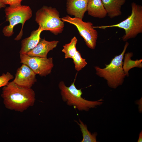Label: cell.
Listing matches in <instances>:
<instances>
[{
	"label": "cell",
	"mask_w": 142,
	"mask_h": 142,
	"mask_svg": "<svg viewBox=\"0 0 142 142\" xmlns=\"http://www.w3.org/2000/svg\"><path fill=\"white\" fill-rule=\"evenodd\" d=\"M1 96L6 108L21 112L33 106L36 100L32 89L19 86L13 81L3 87Z\"/></svg>",
	"instance_id": "6da1fadb"
},
{
	"label": "cell",
	"mask_w": 142,
	"mask_h": 142,
	"mask_svg": "<svg viewBox=\"0 0 142 142\" xmlns=\"http://www.w3.org/2000/svg\"><path fill=\"white\" fill-rule=\"evenodd\" d=\"M129 45L126 41L121 53L115 56L109 64H105V68L94 67L97 75L106 80L108 86L111 88L116 89L122 85L126 76L123 68V60Z\"/></svg>",
	"instance_id": "7a4b0ae2"
},
{
	"label": "cell",
	"mask_w": 142,
	"mask_h": 142,
	"mask_svg": "<svg viewBox=\"0 0 142 142\" xmlns=\"http://www.w3.org/2000/svg\"><path fill=\"white\" fill-rule=\"evenodd\" d=\"M6 21L8 22V25L3 28L2 33L6 37H10L14 34L13 29L16 25L21 23L22 27L19 33L15 38L14 40H18L23 35V29L26 22L32 17V11L28 6L21 4L9 5L5 7L4 10Z\"/></svg>",
	"instance_id": "3957f363"
},
{
	"label": "cell",
	"mask_w": 142,
	"mask_h": 142,
	"mask_svg": "<svg viewBox=\"0 0 142 142\" xmlns=\"http://www.w3.org/2000/svg\"><path fill=\"white\" fill-rule=\"evenodd\" d=\"M131 14L119 23L110 25L93 26V28L105 29L108 28L117 27L123 29L125 31V33L122 37L124 42L135 38L142 33V6L133 2L131 4Z\"/></svg>",
	"instance_id": "277c9868"
},
{
	"label": "cell",
	"mask_w": 142,
	"mask_h": 142,
	"mask_svg": "<svg viewBox=\"0 0 142 142\" xmlns=\"http://www.w3.org/2000/svg\"><path fill=\"white\" fill-rule=\"evenodd\" d=\"M74 82V81L69 87L66 86L63 81L60 82L58 84L62 99L68 105L73 106L75 109L80 111H88L90 109L96 108L103 104L102 99L91 101L82 98L81 89H77Z\"/></svg>",
	"instance_id": "5b68a950"
},
{
	"label": "cell",
	"mask_w": 142,
	"mask_h": 142,
	"mask_svg": "<svg viewBox=\"0 0 142 142\" xmlns=\"http://www.w3.org/2000/svg\"><path fill=\"white\" fill-rule=\"evenodd\" d=\"M35 20L43 31H50L55 35L61 33L64 26L59 13L55 8L44 6L36 14Z\"/></svg>",
	"instance_id": "8992f818"
},
{
	"label": "cell",
	"mask_w": 142,
	"mask_h": 142,
	"mask_svg": "<svg viewBox=\"0 0 142 142\" xmlns=\"http://www.w3.org/2000/svg\"><path fill=\"white\" fill-rule=\"evenodd\" d=\"M64 22L69 23L75 26L80 35L83 38L87 46L92 49L95 48L98 37L97 31L93 27L90 22H84L82 19L67 15L60 18Z\"/></svg>",
	"instance_id": "52a82bcc"
},
{
	"label": "cell",
	"mask_w": 142,
	"mask_h": 142,
	"mask_svg": "<svg viewBox=\"0 0 142 142\" xmlns=\"http://www.w3.org/2000/svg\"><path fill=\"white\" fill-rule=\"evenodd\" d=\"M20 63L26 64L36 74L45 77L51 73L53 67L52 58H43L31 57L26 54H20Z\"/></svg>",
	"instance_id": "ba28073f"
},
{
	"label": "cell",
	"mask_w": 142,
	"mask_h": 142,
	"mask_svg": "<svg viewBox=\"0 0 142 142\" xmlns=\"http://www.w3.org/2000/svg\"><path fill=\"white\" fill-rule=\"evenodd\" d=\"M36 74L28 65L22 64L17 70L13 81L19 86L31 88L37 82Z\"/></svg>",
	"instance_id": "9c48e42d"
},
{
	"label": "cell",
	"mask_w": 142,
	"mask_h": 142,
	"mask_svg": "<svg viewBox=\"0 0 142 142\" xmlns=\"http://www.w3.org/2000/svg\"><path fill=\"white\" fill-rule=\"evenodd\" d=\"M59 42L57 40L48 41L44 39L40 38L36 46L26 54L31 57L37 56L47 58V55L49 52L55 48Z\"/></svg>",
	"instance_id": "30bf717a"
},
{
	"label": "cell",
	"mask_w": 142,
	"mask_h": 142,
	"mask_svg": "<svg viewBox=\"0 0 142 142\" xmlns=\"http://www.w3.org/2000/svg\"><path fill=\"white\" fill-rule=\"evenodd\" d=\"M88 0H67V13L74 17L82 19L87 11Z\"/></svg>",
	"instance_id": "8fae6325"
},
{
	"label": "cell",
	"mask_w": 142,
	"mask_h": 142,
	"mask_svg": "<svg viewBox=\"0 0 142 142\" xmlns=\"http://www.w3.org/2000/svg\"><path fill=\"white\" fill-rule=\"evenodd\" d=\"M43 31L39 26L38 29L32 31L29 37L22 40L20 54H27L36 46L40 38V34Z\"/></svg>",
	"instance_id": "7c38bea8"
},
{
	"label": "cell",
	"mask_w": 142,
	"mask_h": 142,
	"mask_svg": "<svg viewBox=\"0 0 142 142\" xmlns=\"http://www.w3.org/2000/svg\"><path fill=\"white\" fill-rule=\"evenodd\" d=\"M107 14L111 19L121 16V8L126 0H101Z\"/></svg>",
	"instance_id": "4fadbf2b"
},
{
	"label": "cell",
	"mask_w": 142,
	"mask_h": 142,
	"mask_svg": "<svg viewBox=\"0 0 142 142\" xmlns=\"http://www.w3.org/2000/svg\"><path fill=\"white\" fill-rule=\"evenodd\" d=\"M87 11L89 15L95 18L102 19L107 16L101 0H88Z\"/></svg>",
	"instance_id": "5bb4252c"
},
{
	"label": "cell",
	"mask_w": 142,
	"mask_h": 142,
	"mask_svg": "<svg viewBox=\"0 0 142 142\" xmlns=\"http://www.w3.org/2000/svg\"><path fill=\"white\" fill-rule=\"evenodd\" d=\"M133 55V53L131 52L125 53L124 55L123 68L126 76L127 77L129 75V71L130 69L134 67L141 68L142 67V59L132 60L131 57Z\"/></svg>",
	"instance_id": "9a60e30c"
},
{
	"label": "cell",
	"mask_w": 142,
	"mask_h": 142,
	"mask_svg": "<svg viewBox=\"0 0 142 142\" xmlns=\"http://www.w3.org/2000/svg\"><path fill=\"white\" fill-rule=\"evenodd\" d=\"M80 128L82 133L83 138L81 142H96V136L97 133L96 132L91 133L88 129L87 125L85 124L80 119L78 122L75 121Z\"/></svg>",
	"instance_id": "2e32d148"
},
{
	"label": "cell",
	"mask_w": 142,
	"mask_h": 142,
	"mask_svg": "<svg viewBox=\"0 0 142 142\" xmlns=\"http://www.w3.org/2000/svg\"><path fill=\"white\" fill-rule=\"evenodd\" d=\"M78 40L75 37H74L70 43L63 46L62 52L65 54V59L72 58L75 55L77 51L76 45Z\"/></svg>",
	"instance_id": "e0dca14e"
},
{
	"label": "cell",
	"mask_w": 142,
	"mask_h": 142,
	"mask_svg": "<svg viewBox=\"0 0 142 142\" xmlns=\"http://www.w3.org/2000/svg\"><path fill=\"white\" fill-rule=\"evenodd\" d=\"M72 59L75 65V69L78 71H80L84 68L87 64L85 59L82 57L80 53L78 50Z\"/></svg>",
	"instance_id": "ac0fdd59"
},
{
	"label": "cell",
	"mask_w": 142,
	"mask_h": 142,
	"mask_svg": "<svg viewBox=\"0 0 142 142\" xmlns=\"http://www.w3.org/2000/svg\"><path fill=\"white\" fill-rule=\"evenodd\" d=\"M13 78V75L9 72L3 73L0 76V88L6 85L9 80Z\"/></svg>",
	"instance_id": "d6986e66"
},
{
	"label": "cell",
	"mask_w": 142,
	"mask_h": 142,
	"mask_svg": "<svg viewBox=\"0 0 142 142\" xmlns=\"http://www.w3.org/2000/svg\"><path fill=\"white\" fill-rule=\"evenodd\" d=\"M23 0H0V1L5 5L8 4L12 5L21 4Z\"/></svg>",
	"instance_id": "ffe728a7"
},
{
	"label": "cell",
	"mask_w": 142,
	"mask_h": 142,
	"mask_svg": "<svg viewBox=\"0 0 142 142\" xmlns=\"http://www.w3.org/2000/svg\"><path fill=\"white\" fill-rule=\"evenodd\" d=\"M142 141V131L139 134V137L138 140V142H140Z\"/></svg>",
	"instance_id": "44dd1931"
},
{
	"label": "cell",
	"mask_w": 142,
	"mask_h": 142,
	"mask_svg": "<svg viewBox=\"0 0 142 142\" xmlns=\"http://www.w3.org/2000/svg\"><path fill=\"white\" fill-rule=\"evenodd\" d=\"M6 7V5L0 1V9L2 8H4Z\"/></svg>",
	"instance_id": "7402d4cb"
}]
</instances>
